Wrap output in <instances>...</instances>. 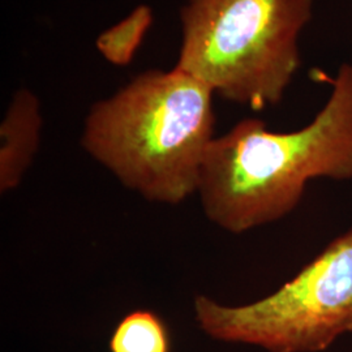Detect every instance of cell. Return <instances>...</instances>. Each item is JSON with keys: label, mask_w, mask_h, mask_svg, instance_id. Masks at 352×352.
Wrapping results in <instances>:
<instances>
[{"label": "cell", "mask_w": 352, "mask_h": 352, "mask_svg": "<svg viewBox=\"0 0 352 352\" xmlns=\"http://www.w3.org/2000/svg\"><path fill=\"white\" fill-rule=\"evenodd\" d=\"M315 119L294 132H272L244 119L214 138L197 195L215 226L243 234L289 215L309 180L352 179V65L342 64Z\"/></svg>", "instance_id": "cell-1"}, {"label": "cell", "mask_w": 352, "mask_h": 352, "mask_svg": "<svg viewBox=\"0 0 352 352\" xmlns=\"http://www.w3.org/2000/svg\"><path fill=\"white\" fill-rule=\"evenodd\" d=\"M213 94L177 68L146 71L90 107L81 145L146 201L182 204L197 193L214 140Z\"/></svg>", "instance_id": "cell-2"}, {"label": "cell", "mask_w": 352, "mask_h": 352, "mask_svg": "<svg viewBox=\"0 0 352 352\" xmlns=\"http://www.w3.org/2000/svg\"><path fill=\"white\" fill-rule=\"evenodd\" d=\"M312 13L314 0H188L175 68L252 110L278 104Z\"/></svg>", "instance_id": "cell-3"}, {"label": "cell", "mask_w": 352, "mask_h": 352, "mask_svg": "<svg viewBox=\"0 0 352 352\" xmlns=\"http://www.w3.org/2000/svg\"><path fill=\"white\" fill-rule=\"evenodd\" d=\"M196 322L215 340L269 352H321L352 333V228L273 294L244 305L193 300Z\"/></svg>", "instance_id": "cell-4"}, {"label": "cell", "mask_w": 352, "mask_h": 352, "mask_svg": "<svg viewBox=\"0 0 352 352\" xmlns=\"http://www.w3.org/2000/svg\"><path fill=\"white\" fill-rule=\"evenodd\" d=\"M42 113L38 97L28 89L13 94L0 124V192L17 188L33 164L41 141Z\"/></svg>", "instance_id": "cell-5"}, {"label": "cell", "mask_w": 352, "mask_h": 352, "mask_svg": "<svg viewBox=\"0 0 352 352\" xmlns=\"http://www.w3.org/2000/svg\"><path fill=\"white\" fill-rule=\"evenodd\" d=\"M109 350L110 352H171L168 327L153 311H132L113 329Z\"/></svg>", "instance_id": "cell-6"}, {"label": "cell", "mask_w": 352, "mask_h": 352, "mask_svg": "<svg viewBox=\"0 0 352 352\" xmlns=\"http://www.w3.org/2000/svg\"><path fill=\"white\" fill-rule=\"evenodd\" d=\"M154 21L149 6H139L118 24L104 30L96 46L109 63L123 67L131 63Z\"/></svg>", "instance_id": "cell-7"}]
</instances>
